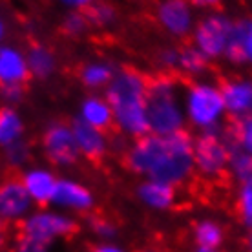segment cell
Listing matches in <instances>:
<instances>
[{
    "label": "cell",
    "mask_w": 252,
    "mask_h": 252,
    "mask_svg": "<svg viewBox=\"0 0 252 252\" xmlns=\"http://www.w3.org/2000/svg\"><path fill=\"white\" fill-rule=\"evenodd\" d=\"M125 166L143 179H158L176 189L194 177V137L187 130L172 135L146 133L125 150Z\"/></svg>",
    "instance_id": "cell-1"
},
{
    "label": "cell",
    "mask_w": 252,
    "mask_h": 252,
    "mask_svg": "<svg viewBox=\"0 0 252 252\" xmlns=\"http://www.w3.org/2000/svg\"><path fill=\"white\" fill-rule=\"evenodd\" d=\"M148 79L141 69L123 66L104 88L114 112V126L126 139H139L148 130Z\"/></svg>",
    "instance_id": "cell-2"
},
{
    "label": "cell",
    "mask_w": 252,
    "mask_h": 252,
    "mask_svg": "<svg viewBox=\"0 0 252 252\" xmlns=\"http://www.w3.org/2000/svg\"><path fill=\"white\" fill-rule=\"evenodd\" d=\"M183 84L172 73L148 79V130L156 135H172L185 130Z\"/></svg>",
    "instance_id": "cell-3"
},
{
    "label": "cell",
    "mask_w": 252,
    "mask_h": 252,
    "mask_svg": "<svg viewBox=\"0 0 252 252\" xmlns=\"http://www.w3.org/2000/svg\"><path fill=\"white\" fill-rule=\"evenodd\" d=\"M183 108L187 125L197 132L221 128L227 119L220 84L210 79L192 81L183 90Z\"/></svg>",
    "instance_id": "cell-4"
},
{
    "label": "cell",
    "mask_w": 252,
    "mask_h": 252,
    "mask_svg": "<svg viewBox=\"0 0 252 252\" xmlns=\"http://www.w3.org/2000/svg\"><path fill=\"white\" fill-rule=\"evenodd\" d=\"M230 139L227 130L214 128L194 137V172L205 181H220L227 176Z\"/></svg>",
    "instance_id": "cell-5"
},
{
    "label": "cell",
    "mask_w": 252,
    "mask_h": 252,
    "mask_svg": "<svg viewBox=\"0 0 252 252\" xmlns=\"http://www.w3.org/2000/svg\"><path fill=\"white\" fill-rule=\"evenodd\" d=\"M79 223L71 214L53 207H37L20 223V236L42 245H53L61 240L71 238Z\"/></svg>",
    "instance_id": "cell-6"
},
{
    "label": "cell",
    "mask_w": 252,
    "mask_h": 252,
    "mask_svg": "<svg viewBox=\"0 0 252 252\" xmlns=\"http://www.w3.org/2000/svg\"><path fill=\"white\" fill-rule=\"evenodd\" d=\"M236 20L225 13L214 11L197 20L194 32L190 35L192 46H195L208 61L225 59L228 42L232 37Z\"/></svg>",
    "instance_id": "cell-7"
},
{
    "label": "cell",
    "mask_w": 252,
    "mask_h": 252,
    "mask_svg": "<svg viewBox=\"0 0 252 252\" xmlns=\"http://www.w3.org/2000/svg\"><path fill=\"white\" fill-rule=\"evenodd\" d=\"M40 148L48 163L57 168H69L81 158L71 125L66 121H51L46 126L40 137Z\"/></svg>",
    "instance_id": "cell-8"
},
{
    "label": "cell",
    "mask_w": 252,
    "mask_h": 252,
    "mask_svg": "<svg viewBox=\"0 0 252 252\" xmlns=\"http://www.w3.org/2000/svg\"><path fill=\"white\" fill-rule=\"evenodd\" d=\"M190 0H159L156 6V20L159 28L172 38H187L192 35L197 19Z\"/></svg>",
    "instance_id": "cell-9"
},
{
    "label": "cell",
    "mask_w": 252,
    "mask_h": 252,
    "mask_svg": "<svg viewBox=\"0 0 252 252\" xmlns=\"http://www.w3.org/2000/svg\"><path fill=\"white\" fill-rule=\"evenodd\" d=\"M50 207L71 216L92 214L95 208V194L94 190L82 181H77L71 177H63L57 181Z\"/></svg>",
    "instance_id": "cell-10"
},
{
    "label": "cell",
    "mask_w": 252,
    "mask_h": 252,
    "mask_svg": "<svg viewBox=\"0 0 252 252\" xmlns=\"http://www.w3.org/2000/svg\"><path fill=\"white\" fill-rule=\"evenodd\" d=\"M33 208L35 205L19 177H9L0 183V221L4 225L22 223Z\"/></svg>",
    "instance_id": "cell-11"
},
{
    "label": "cell",
    "mask_w": 252,
    "mask_h": 252,
    "mask_svg": "<svg viewBox=\"0 0 252 252\" xmlns=\"http://www.w3.org/2000/svg\"><path fill=\"white\" fill-rule=\"evenodd\" d=\"M227 117L232 121L243 119L252 114V79L251 77H230L220 84Z\"/></svg>",
    "instance_id": "cell-12"
},
{
    "label": "cell",
    "mask_w": 252,
    "mask_h": 252,
    "mask_svg": "<svg viewBox=\"0 0 252 252\" xmlns=\"http://www.w3.org/2000/svg\"><path fill=\"white\" fill-rule=\"evenodd\" d=\"M19 179L35 207H50L59 181L55 172L48 166H28L22 170Z\"/></svg>",
    "instance_id": "cell-13"
},
{
    "label": "cell",
    "mask_w": 252,
    "mask_h": 252,
    "mask_svg": "<svg viewBox=\"0 0 252 252\" xmlns=\"http://www.w3.org/2000/svg\"><path fill=\"white\" fill-rule=\"evenodd\" d=\"M73 130V137L77 143V150L81 158L90 159V161H101L112 148V141L108 137V132L94 128L75 117L69 123Z\"/></svg>",
    "instance_id": "cell-14"
},
{
    "label": "cell",
    "mask_w": 252,
    "mask_h": 252,
    "mask_svg": "<svg viewBox=\"0 0 252 252\" xmlns=\"http://www.w3.org/2000/svg\"><path fill=\"white\" fill-rule=\"evenodd\" d=\"M137 199L148 210L168 212L177 203V189L158 179H143L137 187Z\"/></svg>",
    "instance_id": "cell-15"
},
{
    "label": "cell",
    "mask_w": 252,
    "mask_h": 252,
    "mask_svg": "<svg viewBox=\"0 0 252 252\" xmlns=\"http://www.w3.org/2000/svg\"><path fill=\"white\" fill-rule=\"evenodd\" d=\"M30 77L32 75L26 61V51L13 44L0 46V86H24Z\"/></svg>",
    "instance_id": "cell-16"
},
{
    "label": "cell",
    "mask_w": 252,
    "mask_h": 252,
    "mask_svg": "<svg viewBox=\"0 0 252 252\" xmlns=\"http://www.w3.org/2000/svg\"><path fill=\"white\" fill-rule=\"evenodd\" d=\"M77 119L86 125L99 128V130H112L114 128V112L106 97L101 94H90L79 104Z\"/></svg>",
    "instance_id": "cell-17"
},
{
    "label": "cell",
    "mask_w": 252,
    "mask_h": 252,
    "mask_svg": "<svg viewBox=\"0 0 252 252\" xmlns=\"http://www.w3.org/2000/svg\"><path fill=\"white\" fill-rule=\"evenodd\" d=\"M117 66L108 59H92L79 69V79L90 92H101L114 79Z\"/></svg>",
    "instance_id": "cell-18"
},
{
    "label": "cell",
    "mask_w": 252,
    "mask_h": 252,
    "mask_svg": "<svg viewBox=\"0 0 252 252\" xmlns=\"http://www.w3.org/2000/svg\"><path fill=\"white\" fill-rule=\"evenodd\" d=\"M26 61L30 68V75L38 81H46L57 71V55L50 46L35 42L26 50Z\"/></svg>",
    "instance_id": "cell-19"
},
{
    "label": "cell",
    "mask_w": 252,
    "mask_h": 252,
    "mask_svg": "<svg viewBox=\"0 0 252 252\" xmlns=\"http://www.w3.org/2000/svg\"><path fill=\"white\" fill-rule=\"evenodd\" d=\"M26 123L15 106L0 108V150L24 139Z\"/></svg>",
    "instance_id": "cell-20"
},
{
    "label": "cell",
    "mask_w": 252,
    "mask_h": 252,
    "mask_svg": "<svg viewBox=\"0 0 252 252\" xmlns=\"http://www.w3.org/2000/svg\"><path fill=\"white\" fill-rule=\"evenodd\" d=\"M210 69V61H208L201 51L195 46L187 44L179 48V64H177V71L181 75L189 77L192 81H199L205 79V75Z\"/></svg>",
    "instance_id": "cell-21"
},
{
    "label": "cell",
    "mask_w": 252,
    "mask_h": 252,
    "mask_svg": "<svg viewBox=\"0 0 252 252\" xmlns=\"http://www.w3.org/2000/svg\"><path fill=\"white\" fill-rule=\"evenodd\" d=\"M192 240L195 247L220 249L225 243V227L214 218H201L192 225Z\"/></svg>",
    "instance_id": "cell-22"
},
{
    "label": "cell",
    "mask_w": 252,
    "mask_h": 252,
    "mask_svg": "<svg viewBox=\"0 0 252 252\" xmlns=\"http://www.w3.org/2000/svg\"><path fill=\"white\" fill-rule=\"evenodd\" d=\"M227 176L238 185L252 177V156L234 143H230V150H228Z\"/></svg>",
    "instance_id": "cell-23"
},
{
    "label": "cell",
    "mask_w": 252,
    "mask_h": 252,
    "mask_svg": "<svg viewBox=\"0 0 252 252\" xmlns=\"http://www.w3.org/2000/svg\"><path fill=\"white\" fill-rule=\"evenodd\" d=\"M234 210L247 228L252 227V177L238 185L234 195Z\"/></svg>",
    "instance_id": "cell-24"
},
{
    "label": "cell",
    "mask_w": 252,
    "mask_h": 252,
    "mask_svg": "<svg viewBox=\"0 0 252 252\" xmlns=\"http://www.w3.org/2000/svg\"><path fill=\"white\" fill-rule=\"evenodd\" d=\"M86 17L90 20L92 28H99V30H106L117 22V9H115L110 2H101L97 0L94 6L86 9Z\"/></svg>",
    "instance_id": "cell-25"
},
{
    "label": "cell",
    "mask_w": 252,
    "mask_h": 252,
    "mask_svg": "<svg viewBox=\"0 0 252 252\" xmlns=\"http://www.w3.org/2000/svg\"><path fill=\"white\" fill-rule=\"evenodd\" d=\"M227 133L230 143L238 145L252 156V114L243 117V119L232 121Z\"/></svg>",
    "instance_id": "cell-26"
},
{
    "label": "cell",
    "mask_w": 252,
    "mask_h": 252,
    "mask_svg": "<svg viewBox=\"0 0 252 252\" xmlns=\"http://www.w3.org/2000/svg\"><path fill=\"white\" fill-rule=\"evenodd\" d=\"M90 28H92V26H90V20L84 11H69L68 15L64 17L63 24H61L63 33L69 38L84 37V35L90 32Z\"/></svg>",
    "instance_id": "cell-27"
},
{
    "label": "cell",
    "mask_w": 252,
    "mask_h": 252,
    "mask_svg": "<svg viewBox=\"0 0 252 252\" xmlns=\"http://www.w3.org/2000/svg\"><path fill=\"white\" fill-rule=\"evenodd\" d=\"M86 225H88L90 232L94 234L99 241H114L119 234L117 225L104 216H88Z\"/></svg>",
    "instance_id": "cell-28"
},
{
    "label": "cell",
    "mask_w": 252,
    "mask_h": 252,
    "mask_svg": "<svg viewBox=\"0 0 252 252\" xmlns=\"http://www.w3.org/2000/svg\"><path fill=\"white\" fill-rule=\"evenodd\" d=\"M2 152H4V161L11 168H24L32 159V146L26 143V139L7 146Z\"/></svg>",
    "instance_id": "cell-29"
},
{
    "label": "cell",
    "mask_w": 252,
    "mask_h": 252,
    "mask_svg": "<svg viewBox=\"0 0 252 252\" xmlns=\"http://www.w3.org/2000/svg\"><path fill=\"white\" fill-rule=\"evenodd\" d=\"M156 64L161 69V73H172L177 71L179 64V48L176 46H164L156 53Z\"/></svg>",
    "instance_id": "cell-30"
},
{
    "label": "cell",
    "mask_w": 252,
    "mask_h": 252,
    "mask_svg": "<svg viewBox=\"0 0 252 252\" xmlns=\"http://www.w3.org/2000/svg\"><path fill=\"white\" fill-rule=\"evenodd\" d=\"M238 22H240L243 64L252 66V19H241V20H238Z\"/></svg>",
    "instance_id": "cell-31"
},
{
    "label": "cell",
    "mask_w": 252,
    "mask_h": 252,
    "mask_svg": "<svg viewBox=\"0 0 252 252\" xmlns=\"http://www.w3.org/2000/svg\"><path fill=\"white\" fill-rule=\"evenodd\" d=\"M26 90L22 84H11V86H0V101L4 106H17L24 99Z\"/></svg>",
    "instance_id": "cell-32"
},
{
    "label": "cell",
    "mask_w": 252,
    "mask_h": 252,
    "mask_svg": "<svg viewBox=\"0 0 252 252\" xmlns=\"http://www.w3.org/2000/svg\"><path fill=\"white\" fill-rule=\"evenodd\" d=\"M11 252H51V247L42 245V243H37V241H32L20 236L19 240L15 241Z\"/></svg>",
    "instance_id": "cell-33"
},
{
    "label": "cell",
    "mask_w": 252,
    "mask_h": 252,
    "mask_svg": "<svg viewBox=\"0 0 252 252\" xmlns=\"http://www.w3.org/2000/svg\"><path fill=\"white\" fill-rule=\"evenodd\" d=\"M59 4H63L69 11H86L94 6L97 0H57Z\"/></svg>",
    "instance_id": "cell-34"
},
{
    "label": "cell",
    "mask_w": 252,
    "mask_h": 252,
    "mask_svg": "<svg viewBox=\"0 0 252 252\" xmlns=\"http://www.w3.org/2000/svg\"><path fill=\"white\" fill-rule=\"evenodd\" d=\"M90 252H128L123 245L115 241H99Z\"/></svg>",
    "instance_id": "cell-35"
},
{
    "label": "cell",
    "mask_w": 252,
    "mask_h": 252,
    "mask_svg": "<svg viewBox=\"0 0 252 252\" xmlns=\"http://www.w3.org/2000/svg\"><path fill=\"white\" fill-rule=\"evenodd\" d=\"M194 9H203V11H212L221 4V0H190Z\"/></svg>",
    "instance_id": "cell-36"
},
{
    "label": "cell",
    "mask_w": 252,
    "mask_h": 252,
    "mask_svg": "<svg viewBox=\"0 0 252 252\" xmlns=\"http://www.w3.org/2000/svg\"><path fill=\"white\" fill-rule=\"evenodd\" d=\"M6 37H7V24H6V19L0 15V46L4 44Z\"/></svg>",
    "instance_id": "cell-37"
},
{
    "label": "cell",
    "mask_w": 252,
    "mask_h": 252,
    "mask_svg": "<svg viewBox=\"0 0 252 252\" xmlns=\"http://www.w3.org/2000/svg\"><path fill=\"white\" fill-rule=\"evenodd\" d=\"M245 249H247V252H252V227H249V232H247Z\"/></svg>",
    "instance_id": "cell-38"
},
{
    "label": "cell",
    "mask_w": 252,
    "mask_h": 252,
    "mask_svg": "<svg viewBox=\"0 0 252 252\" xmlns=\"http://www.w3.org/2000/svg\"><path fill=\"white\" fill-rule=\"evenodd\" d=\"M192 252H221V249H210V247H195Z\"/></svg>",
    "instance_id": "cell-39"
},
{
    "label": "cell",
    "mask_w": 252,
    "mask_h": 252,
    "mask_svg": "<svg viewBox=\"0 0 252 252\" xmlns=\"http://www.w3.org/2000/svg\"><path fill=\"white\" fill-rule=\"evenodd\" d=\"M2 228H4V223H2V221H0V232H2Z\"/></svg>",
    "instance_id": "cell-40"
}]
</instances>
